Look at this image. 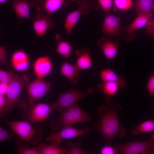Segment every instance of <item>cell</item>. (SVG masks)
<instances>
[{
    "mask_svg": "<svg viewBox=\"0 0 154 154\" xmlns=\"http://www.w3.org/2000/svg\"><path fill=\"white\" fill-rule=\"evenodd\" d=\"M115 7L120 10H126L131 7L133 5L132 0H114Z\"/></svg>",
    "mask_w": 154,
    "mask_h": 154,
    "instance_id": "83f0119b",
    "label": "cell"
},
{
    "mask_svg": "<svg viewBox=\"0 0 154 154\" xmlns=\"http://www.w3.org/2000/svg\"><path fill=\"white\" fill-rule=\"evenodd\" d=\"M79 7L76 10L69 13L65 19L64 27L68 37L77 23L80 17L89 12V3L83 1L80 3Z\"/></svg>",
    "mask_w": 154,
    "mask_h": 154,
    "instance_id": "30bf717a",
    "label": "cell"
},
{
    "mask_svg": "<svg viewBox=\"0 0 154 154\" xmlns=\"http://www.w3.org/2000/svg\"><path fill=\"white\" fill-rule=\"evenodd\" d=\"M11 62L13 68L18 72L26 70L30 66L29 58L28 54L22 50H16L13 53Z\"/></svg>",
    "mask_w": 154,
    "mask_h": 154,
    "instance_id": "4fadbf2b",
    "label": "cell"
},
{
    "mask_svg": "<svg viewBox=\"0 0 154 154\" xmlns=\"http://www.w3.org/2000/svg\"><path fill=\"white\" fill-rule=\"evenodd\" d=\"M57 40L56 52L65 58H68L71 54L73 47L70 42L62 40L60 36L57 34L55 36Z\"/></svg>",
    "mask_w": 154,
    "mask_h": 154,
    "instance_id": "603a6c76",
    "label": "cell"
},
{
    "mask_svg": "<svg viewBox=\"0 0 154 154\" xmlns=\"http://www.w3.org/2000/svg\"><path fill=\"white\" fill-rule=\"evenodd\" d=\"M80 70L75 64L63 61L60 68L61 75L67 78L71 85L76 84L80 76Z\"/></svg>",
    "mask_w": 154,
    "mask_h": 154,
    "instance_id": "e0dca14e",
    "label": "cell"
},
{
    "mask_svg": "<svg viewBox=\"0 0 154 154\" xmlns=\"http://www.w3.org/2000/svg\"><path fill=\"white\" fill-rule=\"evenodd\" d=\"M15 135L19 146H26L29 144L37 145L42 139L43 130L37 125H33L27 120H6Z\"/></svg>",
    "mask_w": 154,
    "mask_h": 154,
    "instance_id": "7a4b0ae2",
    "label": "cell"
},
{
    "mask_svg": "<svg viewBox=\"0 0 154 154\" xmlns=\"http://www.w3.org/2000/svg\"><path fill=\"white\" fill-rule=\"evenodd\" d=\"M7 107V100L5 95L0 92V115L2 117L6 114Z\"/></svg>",
    "mask_w": 154,
    "mask_h": 154,
    "instance_id": "d6a6232c",
    "label": "cell"
},
{
    "mask_svg": "<svg viewBox=\"0 0 154 154\" xmlns=\"http://www.w3.org/2000/svg\"><path fill=\"white\" fill-rule=\"evenodd\" d=\"M0 92L3 93L5 95L7 85L0 83Z\"/></svg>",
    "mask_w": 154,
    "mask_h": 154,
    "instance_id": "74e56055",
    "label": "cell"
},
{
    "mask_svg": "<svg viewBox=\"0 0 154 154\" xmlns=\"http://www.w3.org/2000/svg\"><path fill=\"white\" fill-rule=\"evenodd\" d=\"M98 2L104 10L107 13L110 11L113 1L112 0H98Z\"/></svg>",
    "mask_w": 154,
    "mask_h": 154,
    "instance_id": "e575fe53",
    "label": "cell"
},
{
    "mask_svg": "<svg viewBox=\"0 0 154 154\" xmlns=\"http://www.w3.org/2000/svg\"><path fill=\"white\" fill-rule=\"evenodd\" d=\"M15 134L5 129L1 126L0 127V142L10 140L15 138Z\"/></svg>",
    "mask_w": 154,
    "mask_h": 154,
    "instance_id": "4dcf8cb0",
    "label": "cell"
},
{
    "mask_svg": "<svg viewBox=\"0 0 154 154\" xmlns=\"http://www.w3.org/2000/svg\"><path fill=\"white\" fill-rule=\"evenodd\" d=\"M60 113L57 119L51 120L49 122V126L53 131H57L64 126L91 121L92 116L77 104L66 108Z\"/></svg>",
    "mask_w": 154,
    "mask_h": 154,
    "instance_id": "3957f363",
    "label": "cell"
},
{
    "mask_svg": "<svg viewBox=\"0 0 154 154\" xmlns=\"http://www.w3.org/2000/svg\"><path fill=\"white\" fill-rule=\"evenodd\" d=\"M152 15L153 13L152 12L137 15V17L127 29V33H132L136 30L145 26L151 19Z\"/></svg>",
    "mask_w": 154,
    "mask_h": 154,
    "instance_id": "7402d4cb",
    "label": "cell"
},
{
    "mask_svg": "<svg viewBox=\"0 0 154 154\" xmlns=\"http://www.w3.org/2000/svg\"><path fill=\"white\" fill-rule=\"evenodd\" d=\"M52 65L49 56L40 57L35 60L33 64V69L37 78H42L48 75L52 70Z\"/></svg>",
    "mask_w": 154,
    "mask_h": 154,
    "instance_id": "7c38bea8",
    "label": "cell"
},
{
    "mask_svg": "<svg viewBox=\"0 0 154 154\" xmlns=\"http://www.w3.org/2000/svg\"><path fill=\"white\" fill-rule=\"evenodd\" d=\"M153 0H136L135 9L137 15L152 12Z\"/></svg>",
    "mask_w": 154,
    "mask_h": 154,
    "instance_id": "484cf974",
    "label": "cell"
},
{
    "mask_svg": "<svg viewBox=\"0 0 154 154\" xmlns=\"http://www.w3.org/2000/svg\"><path fill=\"white\" fill-rule=\"evenodd\" d=\"M152 11H153V13L154 14V2L153 3V8H152Z\"/></svg>",
    "mask_w": 154,
    "mask_h": 154,
    "instance_id": "60d3db41",
    "label": "cell"
},
{
    "mask_svg": "<svg viewBox=\"0 0 154 154\" xmlns=\"http://www.w3.org/2000/svg\"><path fill=\"white\" fill-rule=\"evenodd\" d=\"M65 0H37L35 2L39 13L50 15L59 10L62 6Z\"/></svg>",
    "mask_w": 154,
    "mask_h": 154,
    "instance_id": "5bb4252c",
    "label": "cell"
},
{
    "mask_svg": "<svg viewBox=\"0 0 154 154\" xmlns=\"http://www.w3.org/2000/svg\"><path fill=\"white\" fill-rule=\"evenodd\" d=\"M121 15L114 16L108 13L106 16L102 26L103 32L110 35L118 34L120 31Z\"/></svg>",
    "mask_w": 154,
    "mask_h": 154,
    "instance_id": "2e32d148",
    "label": "cell"
},
{
    "mask_svg": "<svg viewBox=\"0 0 154 154\" xmlns=\"http://www.w3.org/2000/svg\"><path fill=\"white\" fill-rule=\"evenodd\" d=\"M147 88L150 97L154 95V70L149 77L147 84Z\"/></svg>",
    "mask_w": 154,
    "mask_h": 154,
    "instance_id": "1f68e13d",
    "label": "cell"
},
{
    "mask_svg": "<svg viewBox=\"0 0 154 154\" xmlns=\"http://www.w3.org/2000/svg\"><path fill=\"white\" fill-rule=\"evenodd\" d=\"M11 4L13 10L19 19L31 20L30 11L35 3L29 0H12Z\"/></svg>",
    "mask_w": 154,
    "mask_h": 154,
    "instance_id": "9a60e30c",
    "label": "cell"
},
{
    "mask_svg": "<svg viewBox=\"0 0 154 154\" xmlns=\"http://www.w3.org/2000/svg\"><path fill=\"white\" fill-rule=\"evenodd\" d=\"M126 85L115 82H104L100 84L98 89L106 98H110L114 96L119 90L124 88Z\"/></svg>",
    "mask_w": 154,
    "mask_h": 154,
    "instance_id": "ffe728a7",
    "label": "cell"
},
{
    "mask_svg": "<svg viewBox=\"0 0 154 154\" xmlns=\"http://www.w3.org/2000/svg\"><path fill=\"white\" fill-rule=\"evenodd\" d=\"M75 53L77 57L75 64L80 70L87 69L92 67L91 52L88 48H84L76 50Z\"/></svg>",
    "mask_w": 154,
    "mask_h": 154,
    "instance_id": "d6986e66",
    "label": "cell"
},
{
    "mask_svg": "<svg viewBox=\"0 0 154 154\" xmlns=\"http://www.w3.org/2000/svg\"><path fill=\"white\" fill-rule=\"evenodd\" d=\"M147 25V33L152 36L154 38V20L151 19L148 22Z\"/></svg>",
    "mask_w": 154,
    "mask_h": 154,
    "instance_id": "8d00e7d4",
    "label": "cell"
},
{
    "mask_svg": "<svg viewBox=\"0 0 154 154\" xmlns=\"http://www.w3.org/2000/svg\"><path fill=\"white\" fill-rule=\"evenodd\" d=\"M13 73L0 70V83L8 85L12 78Z\"/></svg>",
    "mask_w": 154,
    "mask_h": 154,
    "instance_id": "f546056e",
    "label": "cell"
},
{
    "mask_svg": "<svg viewBox=\"0 0 154 154\" xmlns=\"http://www.w3.org/2000/svg\"><path fill=\"white\" fill-rule=\"evenodd\" d=\"M33 20V30L36 34L40 37L54 25L52 20L46 14H37L34 16Z\"/></svg>",
    "mask_w": 154,
    "mask_h": 154,
    "instance_id": "8fae6325",
    "label": "cell"
},
{
    "mask_svg": "<svg viewBox=\"0 0 154 154\" xmlns=\"http://www.w3.org/2000/svg\"><path fill=\"white\" fill-rule=\"evenodd\" d=\"M26 83L23 77L13 73L11 79L7 85L5 94L7 103L6 114L18 104Z\"/></svg>",
    "mask_w": 154,
    "mask_h": 154,
    "instance_id": "5b68a950",
    "label": "cell"
},
{
    "mask_svg": "<svg viewBox=\"0 0 154 154\" xmlns=\"http://www.w3.org/2000/svg\"><path fill=\"white\" fill-rule=\"evenodd\" d=\"M101 154H119L114 146L110 145L105 144L100 150Z\"/></svg>",
    "mask_w": 154,
    "mask_h": 154,
    "instance_id": "836d02e7",
    "label": "cell"
},
{
    "mask_svg": "<svg viewBox=\"0 0 154 154\" xmlns=\"http://www.w3.org/2000/svg\"><path fill=\"white\" fill-rule=\"evenodd\" d=\"M91 131V128L88 127L84 129H80L72 126H66L62 127L57 133H50L49 136L45 139L47 141L50 142L58 139L67 140L80 136H83L89 133Z\"/></svg>",
    "mask_w": 154,
    "mask_h": 154,
    "instance_id": "9c48e42d",
    "label": "cell"
},
{
    "mask_svg": "<svg viewBox=\"0 0 154 154\" xmlns=\"http://www.w3.org/2000/svg\"><path fill=\"white\" fill-rule=\"evenodd\" d=\"M114 146L119 154H147L148 151L154 147V134L145 141H129L124 144H116Z\"/></svg>",
    "mask_w": 154,
    "mask_h": 154,
    "instance_id": "52a82bcc",
    "label": "cell"
},
{
    "mask_svg": "<svg viewBox=\"0 0 154 154\" xmlns=\"http://www.w3.org/2000/svg\"><path fill=\"white\" fill-rule=\"evenodd\" d=\"M97 45L102 49L108 60L114 58L116 55L118 49L114 42L109 39H102L98 42Z\"/></svg>",
    "mask_w": 154,
    "mask_h": 154,
    "instance_id": "44dd1931",
    "label": "cell"
},
{
    "mask_svg": "<svg viewBox=\"0 0 154 154\" xmlns=\"http://www.w3.org/2000/svg\"><path fill=\"white\" fill-rule=\"evenodd\" d=\"M51 86L50 83L37 78L30 83L27 86V102L23 107H31L36 104L37 100L49 92Z\"/></svg>",
    "mask_w": 154,
    "mask_h": 154,
    "instance_id": "8992f818",
    "label": "cell"
},
{
    "mask_svg": "<svg viewBox=\"0 0 154 154\" xmlns=\"http://www.w3.org/2000/svg\"><path fill=\"white\" fill-rule=\"evenodd\" d=\"M15 151L19 154H40L37 147L30 148L27 146H18L15 149Z\"/></svg>",
    "mask_w": 154,
    "mask_h": 154,
    "instance_id": "f1b7e54d",
    "label": "cell"
},
{
    "mask_svg": "<svg viewBox=\"0 0 154 154\" xmlns=\"http://www.w3.org/2000/svg\"><path fill=\"white\" fill-rule=\"evenodd\" d=\"M76 0V1H78L79 0Z\"/></svg>",
    "mask_w": 154,
    "mask_h": 154,
    "instance_id": "b9f144b4",
    "label": "cell"
},
{
    "mask_svg": "<svg viewBox=\"0 0 154 154\" xmlns=\"http://www.w3.org/2000/svg\"><path fill=\"white\" fill-rule=\"evenodd\" d=\"M147 154H154V147L150 149L148 151Z\"/></svg>",
    "mask_w": 154,
    "mask_h": 154,
    "instance_id": "f35d334b",
    "label": "cell"
},
{
    "mask_svg": "<svg viewBox=\"0 0 154 154\" xmlns=\"http://www.w3.org/2000/svg\"><path fill=\"white\" fill-rule=\"evenodd\" d=\"M92 88L82 91L71 87L68 91L59 95L57 99L50 104L53 110L60 113L66 108L76 104L79 100L94 93Z\"/></svg>",
    "mask_w": 154,
    "mask_h": 154,
    "instance_id": "277c9868",
    "label": "cell"
},
{
    "mask_svg": "<svg viewBox=\"0 0 154 154\" xmlns=\"http://www.w3.org/2000/svg\"><path fill=\"white\" fill-rule=\"evenodd\" d=\"M122 108L118 102H111L110 98L97 109L98 120L93 125L94 129L103 137L105 144L111 145L116 137L122 138L126 135L125 128L119 121L118 111Z\"/></svg>",
    "mask_w": 154,
    "mask_h": 154,
    "instance_id": "6da1fadb",
    "label": "cell"
},
{
    "mask_svg": "<svg viewBox=\"0 0 154 154\" xmlns=\"http://www.w3.org/2000/svg\"><path fill=\"white\" fill-rule=\"evenodd\" d=\"M153 131H154V120L145 121L134 126L131 130L132 133L135 135Z\"/></svg>",
    "mask_w": 154,
    "mask_h": 154,
    "instance_id": "4316f807",
    "label": "cell"
},
{
    "mask_svg": "<svg viewBox=\"0 0 154 154\" xmlns=\"http://www.w3.org/2000/svg\"><path fill=\"white\" fill-rule=\"evenodd\" d=\"M9 2V0H0L1 3H5Z\"/></svg>",
    "mask_w": 154,
    "mask_h": 154,
    "instance_id": "ab89813d",
    "label": "cell"
},
{
    "mask_svg": "<svg viewBox=\"0 0 154 154\" xmlns=\"http://www.w3.org/2000/svg\"><path fill=\"white\" fill-rule=\"evenodd\" d=\"M62 141L56 139L51 142L50 144L40 143L37 147L40 154H67L66 148L60 146Z\"/></svg>",
    "mask_w": 154,
    "mask_h": 154,
    "instance_id": "ac0fdd59",
    "label": "cell"
},
{
    "mask_svg": "<svg viewBox=\"0 0 154 154\" xmlns=\"http://www.w3.org/2000/svg\"><path fill=\"white\" fill-rule=\"evenodd\" d=\"M0 60L3 63H7L6 48L5 46H0Z\"/></svg>",
    "mask_w": 154,
    "mask_h": 154,
    "instance_id": "d590c367",
    "label": "cell"
},
{
    "mask_svg": "<svg viewBox=\"0 0 154 154\" xmlns=\"http://www.w3.org/2000/svg\"><path fill=\"white\" fill-rule=\"evenodd\" d=\"M67 154H92L94 153L88 151L84 149L81 145V141L80 138L76 142L72 141L67 140Z\"/></svg>",
    "mask_w": 154,
    "mask_h": 154,
    "instance_id": "d4e9b609",
    "label": "cell"
},
{
    "mask_svg": "<svg viewBox=\"0 0 154 154\" xmlns=\"http://www.w3.org/2000/svg\"><path fill=\"white\" fill-rule=\"evenodd\" d=\"M100 74L103 82H115L126 84L125 80L123 76L117 75L110 68L102 70Z\"/></svg>",
    "mask_w": 154,
    "mask_h": 154,
    "instance_id": "cb8c5ba5",
    "label": "cell"
},
{
    "mask_svg": "<svg viewBox=\"0 0 154 154\" xmlns=\"http://www.w3.org/2000/svg\"><path fill=\"white\" fill-rule=\"evenodd\" d=\"M23 115L31 123L42 122L47 119L53 110L51 105L39 103L29 107H23Z\"/></svg>",
    "mask_w": 154,
    "mask_h": 154,
    "instance_id": "ba28073f",
    "label": "cell"
}]
</instances>
